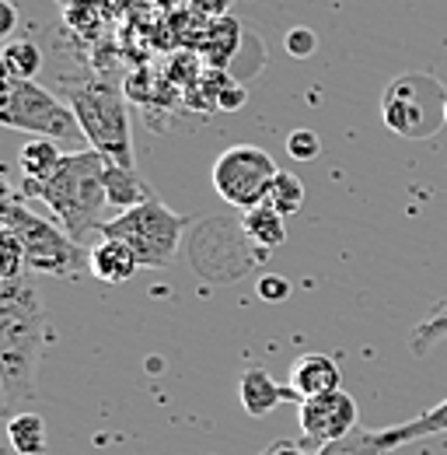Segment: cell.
Here are the masks:
<instances>
[{
	"instance_id": "6da1fadb",
	"label": "cell",
	"mask_w": 447,
	"mask_h": 455,
	"mask_svg": "<svg viewBox=\"0 0 447 455\" xmlns=\"http://www.w3.org/2000/svg\"><path fill=\"white\" fill-rule=\"evenodd\" d=\"M50 347V319L39 287L25 277L0 281V396L4 417L39 399V364Z\"/></svg>"
},
{
	"instance_id": "7a4b0ae2",
	"label": "cell",
	"mask_w": 447,
	"mask_h": 455,
	"mask_svg": "<svg viewBox=\"0 0 447 455\" xmlns=\"http://www.w3.org/2000/svg\"><path fill=\"white\" fill-rule=\"evenodd\" d=\"M106 155H98L95 148L84 151H67L63 162L56 165L50 179L39 182H25L18 186V193L25 200H43L56 214V225L77 242H91L95 235L102 238V228L109 225V193H106Z\"/></svg>"
},
{
	"instance_id": "3957f363",
	"label": "cell",
	"mask_w": 447,
	"mask_h": 455,
	"mask_svg": "<svg viewBox=\"0 0 447 455\" xmlns=\"http://www.w3.org/2000/svg\"><path fill=\"white\" fill-rule=\"evenodd\" d=\"M0 228H11L21 238L32 274L63 277V281H81L84 274H91V245L70 238L63 225H53L35 211H28V200L11 182H4V196H0Z\"/></svg>"
},
{
	"instance_id": "277c9868",
	"label": "cell",
	"mask_w": 447,
	"mask_h": 455,
	"mask_svg": "<svg viewBox=\"0 0 447 455\" xmlns=\"http://www.w3.org/2000/svg\"><path fill=\"white\" fill-rule=\"evenodd\" d=\"M63 99L77 116L88 148L106 155L112 162L133 169V123H129V106L119 84L112 81H70L63 88Z\"/></svg>"
},
{
	"instance_id": "5b68a950",
	"label": "cell",
	"mask_w": 447,
	"mask_h": 455,
	"mask_svg": "<svg viewBox=\"0 0 447 455\" xmlns=\"http://www.w3.org/2000/svg\"><path fill=\"white\" fill-rule=\"evenodd\" d=\"M0 123L28 137H50L63 151H84V130L67 99H56L35 81L7 77L0 81Z\"/></svg>"
},
{
	"instance_id": "8992f818",
	"label": "cell",
	"mask_w": 447,
	"mask_h": 455,
	"mask_svg": "<svg viewBox=\"0 0 447 455\" xmlns=\"http://www.w3.org/2000/svg\"><path fill=\"white\" fill-rule=\"evenodd\" d=\"M185 228H189L185 214L171 211L158 196H151L140 207H129V211L115 214L109 225L102 228V238L126 242L137 252L140 267L165 270V267L175 263V256H178V245H182Z\"/></svg>"
},
{
	"instance_id": "52a82bcc",
	"label": "cell",
	"mask_w": 447,
	"mask_h": 455,
	"mask_svg": "<svg viewBox=\"0 0 447 455\" xmlns=\"http://www.w3.org/2000/svg\"><path fill=\"white\" fill-rule=\"evenodd\" d=\"M447 109V88L434 74H398L381 95V116L385 126L398 137L420 140V137H434L444 119Z\"/></svg>"
},
{
	"instance_id": "ba28073f",
	"label": "cell",
	"mask_w": 447,
	"mask_h": 455,
	"mask_svg": "<svg viewBox=\"0 0 447 455\" xmlns=\"http://www.w3.org/2000/svg\"><path fill=\"white\" fill-rule=\"evenodd\" d=\"M277 172L279 169L270 151L255 144H234L214 162V189L224 204L238 211H252L270 200Z\"/></svg>"
},
{
	"instance_id": "9c48e42d",
	"label": "cell",
	"mask_w": 447,
	"mask_h": 455,
	"mask_svg": "<svg viewBox=\"0 0 447 455\" xmlns=\"http://www.w3.org/2000/svg\"><path fill=\"white\" fill-rule=\"evenodd\" d=\"M297 420H301L304 442L329 445V442H339V438H346V435H353L360 427V406L349 393L335 389V393L301 399Z\"/></svg>"
},
{
	"instance_id": "30bf717a",
	"label": "cell",
	"mask_w": 447,
	"mask_h": 455,
	"mask_svg": "<svg viewBox=\"0 0 447 455\" xmlns=\"http://www.w3.org/2000/svg\"><path fill=\"white\" fill-rule=\"evenodd\" d=\"M290 389L297 399H311L342 389V371H339L335 357H329V354H301L290 368Z\"/></svg>"
},
{
	"instance_id": "8fae6325",
	"label": "cell",
	"mask_w": 447,
	"mask_h": 455,
	"mask_svg": "<svg viewBox=\"0 0 447 455\" xmlns=\"http://www.w3.org/2000/svg\"><path fill=\"white\" fill-rule=\"evenodd\" d=\"M137 270H140V259L126 242L98 238L91 245V277H98L102 284H126L133 281Z\"/></svg>"
},
{
	"instance_id": "7c38bea8",
	"label": "cell",
	"mask_w": 447,
	"mask_h": 455,
	"mask_svg": "<svg viewBox=\"0 0 447 455\" xmlns=\"http://www.w3.org/2000/svg\"><path fill=\"white\" fill-rule=\"evenodd\" d=\"M238 396H241L245 413H252V417H266V413H273V410H277L283 399L294 396V389H279L277 382H273V375H270L266 368H248V371L241 375Z\"/></svg>"
},
{
	"instance_id": "4fadbf2b",
	"label": "cell",
	"mask_w": 447,
	"mask_h": 455,
	"mask_svg": "<svg viewBox=\"0 0 447 455\" xmlns=\"http://www.w3.org/2000/svg\"><path fill=\"white\" fill-rule=\"evenodd\" d=\"M106 193H109L112 214H122L129 207H140L144 200L154 196V189L137 175V169H126L119 162H106Z\"/></svg>"
},
{
	"instance_id": "5bb4252c",
	"label": "cell",
	"mask_w": 447,
	"mask_h": 455,
	"mask_svg": "<svg viewBox=\"0 0 447 455\" xmlns=\"http://www.w3.org/2000/svg\"><path fill=\"white\" fill-rule=\"evenodd\" d=\"M241 228H245V238H248L255 249H263V252H273V249H279V245L286 242L283 214H279L270 200L259 204V207H252V211H245Z\"/></svg>"
},
{
	"instance_id": "9a60e30c",
	"label": "cell",
	"mask_w": 447,
	"mask_h": 455,
	"mask_svg": "<svg viewBox=\"0 0 447 455\" xmlns=\"http://www.w3.org/2000/svg\"><path fill=\"white\" fill-rule=\"evenodd\" d=\"M63 148L50 140V137H35V140H25L21 151H18V169L25 182H39V179H50L56 172V165L63 162Z\"/></svg>"
},
{
	"instance_id": "2e32d148",
	"label": "cell",
	"mask_w": 447,
	"mask_h": 455,
	"mask_svg": "<svg viewBox=\"0 0 447 455\" xmlns=\"http://www.w3.org/2000/svg\"><path fill=\"white\" fill-rule=\"evenodd\" d=\"M444 431H447V399L437 403V406H430L427 413L398 424V427H385V442H388V449H402L409 442H420V438H430V435H444Z\"/></svg>"
},
{
	"instance_id": "e0dca14e",
	"label": "cell",
	"mask_w": 447,
	"mask_h": 455,
	"mask_svg": "<svg viewBox=\"0 0 447 455\" xmlns=\"http://www.w3.org/2000/svg\"><path fill=\"white\" fill-rule=\"evenodd\" d=\"M7 438L11 449L18 455H46V420L32 410H21L14 417H7Z\"/></svg>"
},
{
	"instance_id": "ac0fdd59",
	"label": "cell",
	"mask_w": 447,
	"mask_h": 455,
	"mask_svg": "<svg viewBox=\"0 0 447 455\" xmlns=\"http://www.w3.org/2000/svg\"><path fill=\"white\" fill-rule=\"evenodd\" d=\"M0 67H4V74H7V77L35 81V74H39V67H43V53H39V46H35V43H28V39H14V43H7V46H4V53H0Z\"/></svg>"
},
{
	"instance_id": "d6986e66",
	"label": "cell",
	"mask_w": 447,
	"mask_h": 455,
	"mask_svg": "<svg viewBox=\"0 0 447 455\" xmlns=\"http://www.w3.org/2000/svg\"><path fill=\"white\" fill-rule=\"evenodd\" d=\"M391 452L388 442H385V431H364L357 427L353 435L329 442V445H318L315 455H385Z\"/></svg>"
},
{
	"instance_id": "ffe728a7",
	"label": "cell",
	"mask_w": 447,
	"mask_h": 455,
	"mask_svg": "<svg viewBox=\"0 0 447 455\" xmlns=\"http://www.w3.org/2000/svg\"><path fill=\"white\" fill-rule=\"evenodd\" d=\"M304 182L294 175V172H277V179H273V189H270V204L277 207L283 218H290V214H297L301 207H304Z\"/></svg>"
},
{
	"instance_id": "44dd1931",
	"label": "cell",
	"mask_w": 447,
	"mask_h": 455,
	"mask_svg": "<svg viewBox=\"0 0 447 455\" xmlns=\"http://www.w3.org/2000/svg\"><path fill=\"white\" fill-rule=\"evenodd\" d=\"M28 274V259H25V245L11 228H0V281L11 277H25Z\"/></svg>"
},
{
	"instance_id": "7402d4cb",
	"label": "cell",
	"mask_w": 447,
	"mask_h": 455,
	"mask_svg": "<svg viewBox=\"0 0 447 455\" xmlns=\"http://www.w3.org/2000/svg\"><path fill=\"white\" fill-rule=\"evenodd\" d=\"M63 18L77 32H98L102 28V7H98V0H70L63 7Z\"/></svg>"
},
{
	"instance_id": "603a6c76",
	"label": "cell",
	"mask_w": 447,
	"mask_h": 455,
	"mask_svg": "<svg viewBox=\"0 0 447 455\" xmlns=\"http://www.w3.org/2000/svg\"><path fill=\"white\" fill-rule=\"evenodd\" d=\"M447 337V315H430L427 323H420L412 333H409V347L412 354H427L437 340Z\"/></svg>"
},
{
	"instance_id": "cb8c5ba5",
	"label": "cell",
	"mask_w": 447,
	"mask_h": 455,
	"mask_svg": "<svg viewBox=\"0 0 447 455\" xmlns=\"http://www.w3.org/2000/svg\"><path fill=\"white\" fill-rule=\"evenodd\" d=\"M318 151H322V140H318L315 130H294V133L286 137V155H290L294 162H315Z\"/></svg>"
},
{
	"instance_id": "d4e9b609",
	"label": "cell",
	"mask_w": 447,
	"mask_h": 455,
	"mask_svg": "<svg viewBox=\"0 0 447 455\" xmlns=\"http://www.w3.org/2000/svg\"><path fill=\"white\" fill-rule=\"evenodd\" d=\"M283 46H286V53H290L294 60H308L315 50H318V39H315V32H311V28L297 25V28H290V32H286Z\"/></svg>"
},
{
	"instance_id": "484cf974",
	"label": "cell",
	"mask_w": 447,
	"mask_h": 455,
	"mask_svg": "<svg viewBox=\"0 0 447 455\" xmlns=\"http://www.w3.org/2000/svg\"><path fill=\"white\" fill-rule=\"evenodd\" d=\"M286 294H290V281H286V277L266 274V277L259 281V298H263V301H283Z\"/></svg>"
},
{
	"instance_id": "4316f807",
	"label": "cell",
	"mask_w": 447,
	"mask_h": 455,
	"mask_svg": "<svg viewBox=\"0 0 447 455\" xmlns=\"http://www.w3.org/2000/svg\"><path fill=\"white\" fill-rule=\"evenodd\" d=\"M308 449H318V445H301V442H290V438H279V442H273L270 449H263L259 455H311Z\"/></svg>"
},
{
	"instance_id": "83f0119b",
	"label": "cell",
	"mask_w": 447,
	"mask_h": 455,
	"mask_svg": "<svg viewBox=\"0 0 447 455\" xmlns=\"http://www.w3.org/2000/svg\"><path fill=\"white\" fill-rule=\"evenodd\" d=\"M14 25H18V11H14V4H11V0H0V36H11Z\"/></svg>"
},
{
	"instance_id": "f1b7e54d",
	"label": "cell",
	"mask_w": 447,
	"mask_h": 455,
	"mask_svg": "<svg viewBox=\"0 0 447 455\" xmlns=\"http://www.w3.org/2000/svg\"><path fill=\"white\" fill-rule=\"evenodd\" d=\"M434 315H447V301L441 305V308H434Z\"/></svg>"
},
{
	"instance_id": "f546056e",
	"label": "cell",
	"mask_w": 447,
	"mask_h": 455,
	"mask_svg": "<svg viewBox=\"0 0 447 455\" xmlns=\"http://www.w3.org/2000/svg\"><path fill=\"white\" fill-rule=\"evenodd\" d=\"M444 119H447V109H444Z\"/></svg>"
}]
</instances>
